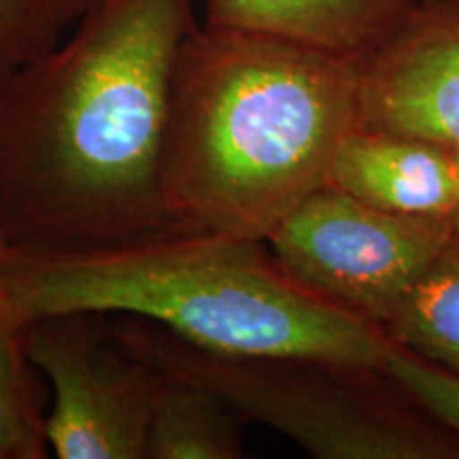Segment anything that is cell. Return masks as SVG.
I'll use <instances>...</instances> for the list:
<instances>
[{
  "label": "cell",
  "mask_w": 459,
  "mask_h": 459,
  "mask_svg": "<svg viewBox=\"0 0 459 459\" xmlns=\"http://www.w3.org/2000/svg\"><path fill=\"white\" fill-rule=\"evenodd\" d=\"M0 85V237L113 243L177 228L162 153L194 0H100Z\"/></svg>",
  "instance_id": "6da1fadb"
},
{
  "label": "cell",
  "mask_w": 459,
  "mask_h": 459,
  "mask_svg": "<svg viewBox=\"0 0 459 459\" xmlns=\"http://www.w3.org/2000/svg\"><path fill=\"white\" fill-rule=\"evenodd\" d=\"M361 62L196 24L177 54L162 153L175 226L266 240L330 179L359 126Z\"/></svg>",
  "instance_id": "7a4b0ae2"
},
{
  "label": "cell",
  "mask_w": 459,
  "mask_h": 459,
  "mask_svg": "<svg viewBox=\"0 0 459 459\" xmlns=\"http://www.w3.org/2000/svg\"><path fill=\"white\" fill-rule=\"evenodd\" d=\"M4 291L22 325L62 313L139 317L194 347L381 368L378 325L281 271L264 240L196 228L74 247L4 245Z\"/></svg>",
  "instance_id": "3957f363"
},
{
  "label": "cell",
  "mask_w": 459,
  "mask_h": 459,
  "mask_svg": "<svg viewBox=\"0 0 459 459\" xmlns=\"http://www.w3.org/2000/svg\"><path fill=\"white\" fill-rule=\"evenodd\" d=\"M158 370L213 389L245 421L317 459H459L440 426L381 368L302 358H240L194 347L139 317H115Z\"/></svg>",
  "instance_id": "277c9868"
},
{
  "label": "cell",
  "mask_w": 459,
  "mask_h": 459,
  "mask_svg": "<svg viewBox=\"0 0 459 459\" xmlns=\"http://www.w3.org/2000/svg\"><path fill=\"white\" fill-rule=\"evenodd\" d=\"M451 234L449 220L387 213L325 183L264 243L298 285L383 330Z\"/></svg>",
  "instance_id": "5b68a950"
},
{
  "label": "cell",
  "mask_w": 459,
  "mask_h": 459,
  "mask_svg": "<svg viewBox=\"0 0 459 459\" xmlns=\"http://www.w3.org/2000/svg\"><path fill=\"white\" fill-rule=\"evenodd\" d=\"M28 358L51 389L45 421L57 459H147L164 372L108 315L62 313L24 325Z\"/></svg>",
  "instance_id": "8992f818"
},
{
  "label": "cell",
  "mask_w": 459,
  "mask_h": 459,
  "mask_svg": "<svg viewBox=\"0 0 459 459\" xmlns=\"http://www.w3.org/2000/svg\"><path fill=\"white\" fill-rule=\"evenodd\" d=\"M358 128L459 149V0H419L404 26L361 62Z\"/></svg>",
  "instance_id": "52a82bcc"
},
{
  "label": "cell",
  "mask_w": 459,
  "mask_h": 459,
  "mask_svg": "<svg viewBox=\"0 0 459 459\" xmlns=\"http://www.w3.org/2000/svg\"><path fill=\"white\" fill-rule=\"evenodd\" d=\"M328 183L387 213L449 220L455 153L421 136L355 128L338 149Z\"/></svg>",
  "instance_id": "ba28073f"
},
{
  "label": "cell",
  "mask_w": 459,
  "mask_h": 459,
  "mask_svg": "<svg viewBox=\"0 0 459 459\" xmlns=\"http://www.w3.org/2000/svg\"><path fill=\"white\" fill-rule=\"evenodd\" d=\"M204 24L281 39L364 62L404 26L419 0H200Z\"/></svg>",
  "instance_id": "9c48e42d"
},
{
  "label": "cell",
  "mask_w": 459,
  "mask_h": 459,
  "mask_svg": "<svg viewBox=\"0 0 459 459\" xmlns=\"http://www.w3.org/2000/svg\"><path fill=\"white\" fill-rule=\"evenodd\" d=\"M164 377L149 428L147 459H238L243 455L245 419L213 389L186 378Z\"/></svg>",
  "instance_id": "30bf717a"
},
{
  "label": "cell",
  "mask_w": 459,
  "mask_h": 459,
  "mask_svg": "<svg viewBox=\"0 0 459 459\" xmlns=\"http://www.w3.org/2000/svg\"><path fill=\"white\" fill-rule=\"evenodd\" d=\"M383 332L395 347L459 372V234H451Z\"/></svg>",
  "instance_id": "8fae6325"
},
{
  "label": "cell",
  "mask_w": 459,
  "mask_h": 459,
  "mask_svg": "<svg viewBox=\"0 0 459 459\" xmlns=\"http://www.w3.org/2000/svg\"><path fill=\"white\" fill-rule=\"evenodd\" d=\"M37 375L26 351L24 325L9 308H0V459L49 455L48 411Z\"/></svg>",
  "instance_id": "7c38bea8"
},
{
  "label": "cell",
  "mask_w": 459,
  "mask_h": 459,
  "mask_svg": "<svg viewBox=\"0 0 459 459\" xmlns=\"http://www.w3.org/2000/svg\"><path fill=\"white\" fill-rule=\"evenodd\" d=\"M60 0H0V85L60 43Z\"/></svg>",
  "instance_id": "4fadbf2b"
},
{
  "label": "cell",
  "mask_w": 459,
  "mask_h": 459,
  "mask_svg": "<svg viewBox=\"0 0 459 459\" xmlns=\"http://www.w3.org/2000/svg\"><path fill=\"white\" fill-rule=\"evenodd\" d=\"M383 370L440 426L459 436V372L392 347Z\"/></svg>",
  "instance_id": "5bb4252c"
},
{
  "label": "cell",
  "mask_w": 459,
  "mask_h": 459,
  "mask_svg": "<svg viewBox=\"0 0 459 459\" xmlns=\"http://www.w3.org/2000/svg\"><path fill=\"white\" fill-rule=\"evenodd\" d=\"M100 0H60V13L65 26H71L83 13H88L91 7H96Z\"/></svg>",
  "instance_id": "9a60e30c"
},
{
  "label": "cell",
  "mask_w": 459,
  "mask_h": 459,
  "mask_svg": "<svg viewBox=\"0 0 459 459\" xmlns=\"http://www.w3.org/2000/svg\"><path fill=\"white\" fill-rule=\"evenodd\" d=\"M455 153V175H457V183H455V203H453V211L449 215V223L451 230L455 234H459V149H453Z\"/></svg>",
  "instance_id": "2e32d148"
},
{
  "label": "cell",
  "mask_w": 459,
  "mask_h": 459,
  "mask_svg": "<svg viewBox=\"0 0 459 459\" xmlns=\"http://www.w3.org/2000/svg\"><path fill=\"white\" fill-rule=\"evenodd\" d=\"M4 238L0 237V308H9L7 291H4V277H3V260H4ZM11 311V308H9Z\"/></svg>",
  "instance_id": "e0dca14e"
}]
</instances>
